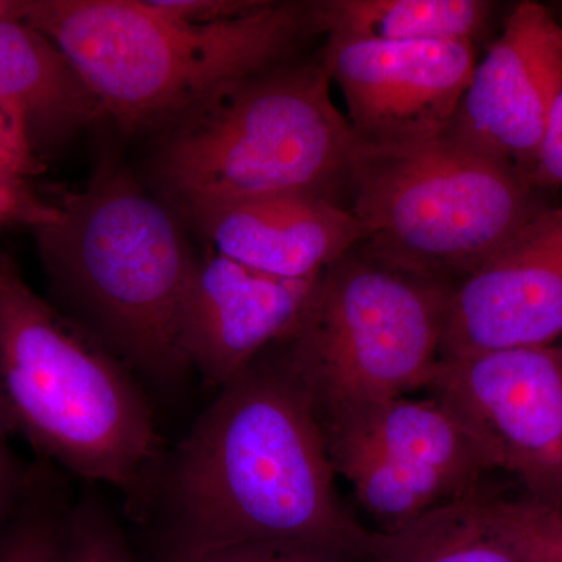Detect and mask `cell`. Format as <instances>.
Segmentation results:
<instances>
[{"label":"cell","instance_id":"obj_10","mask_svg":"<svg viewBox=\"0 0 562 562\" xmlns=\"http://www.w3.org/2000/svg\"><path fill=\"white\" fill-rule=\"evenodd\" d=\"M561 87V22L542 3L525 0L486 57L476 61L442 136L528 179Z\"/></svg>","mask_w":562,"mask_h":562},{"label":"cell","instance_id":"obj_25","mask_svg":"<svg viewBox=\"0 0 562 562\" xmlns=\"http://www.w3.org/2000/svg\"><path fill=\"white\" fill-rule=\"evenodd\" d=\"M7 430L0 419V516H3L24 492L25 476L20 461L11 452L7 442Z\"/></svg>","mask_w":562,"mask_h":562},{"label":"cell","instance_id":"obj_4","mask_svg":"<svg viewBox=\"0 0 562 562\" xmlns=\"http://www.w3.org/2000/svg\"><path fill=\"white\" fill-rule=\"evenodd\" d=\"M160 135L151 188L179 217L268 195L341 203L362 147L319 54L227 85Z\"/></svg>","mask_w":562,"mask_h":562},{"label":"cell","instance_id":"obj_12","mask_svg":"<svg viewBox=\"0 0 562 562\" xmlns=\"http://www.w3.org/2000/svg\"><path fill=\"white\" fill-rule=\"evenodd\" d=\"M319 276L281 279L214 250L198 257L180 316L191 371L217 390L238 379L290 335Z\"/></svg>","mask_w":562,"mask_h":562},{"label":"cell","instance_id":"obj_15","mask_svg":"<svg viewBox=\"0 0 562 562\" xmlns=\"http://www.w3.org/2000/svg\"><path fill=\"white\" fill-rule=\"evenodd\" d=\"M0 111L40 162L106 120L60 47L24 21H0Z\"/></svg>","mask_w":562,"mask_h":562},{"label":"cell","instance_id":"obj_21","mask_svg":"<svg viewBox=\"0 0 562 562\" xmlns=\"http://www.w3.org/2000/svg\"><path fill=\"white\" fill-rule=\"evenodd\" d=\"M65 524L47 514L22 520L0 542V562H61Z\"/></svg>","mask_w":562,"mask_h":562},{"label":"cell","instance_id":"obj_5","mask_svg":"<svg viewBox=\"0 0 562 562\" xmlns=\"http://www.w3.org/2000/svg\"><path fill=\"white\" fill-rule=\"evenodd\" d=\"M24 22L60 47L124 135L165 131L227 85L297 57L319 32L314 2L192 25L146 0H31Z\"/></svg>","mask_w":562,"mask_h":562},{"label":"cell","instance_id":"obj_17","mask_svg":"<svg viewBox=\"0 0 562 562\" xmlns=\"http://www.w3.org/2000/svg\"><path fill=\"white\" fill-rule=\"evenodd\" d=\"M484 0H327L314 2L327 38L424 43L472 41L490 22Z\"/></svg>","mask_w":562,"mask_h":562},{"label":"cell","instance_id":"obj_26","mask_svg":"<svg viewBox=\"0 0 562 562\" xmlns=\"http://www.w3.org/2000/svg\"><path fill=\"white\" fill-rule=\"evenodd\" d=\"M31 0H0V21H24Z\"/></svg>","mask_w":562,"mask_h":562},{"label":"cell","instance_id":"obj_24","mask_svg":"<svg viewBox=\"0 0 562 562\" xmlns=\"http://www.w3.org/2000/svg\"><path fill=\"white\" fill-rule=\"evenodd\" d=\"M528 180L536 190L562 187V87L550 110Z\"/></svg>","mask_w":562,"mask_h":562},{"label":"cell","instance_id":"obj_6","mask_svg":"<svg viewBox=\"0 0 562 562\" xmlns=\"http://www.w3.org/2000/svg\"><path fill=\"white\" fill-rule=\"evenodd\" d=\"M347 206L361 222L369 257L458 284L547 209L524 173L443 136L362 144Z\"/></svg>","mask_w":562,"mask_h":562},{"label":"cell","instance_id":"obj_20","mask_svg":"<svg viewBox=\"0 0 562 562\" xmlns=\"http://www.w3.org/2000/svg\"><path fill=\"white\" fill-rule=\"evenodd\" d=\"M501 506L530 562H562V513L528 498H501Z\"/></svg>","mask_w":562,"mask_h":562},{"label":"cell","instance_id":"obj_9","mask_svg":"<svg viewBox=\"0 0 562 562\" xmlns=\"http://www.w3.org/2000/svg\"><path fill=\"white\" fill-rule=\"evenodd\" d=\"M366 146L439 138L449 128L476 66L472 41L327 38L319 52Z\"/></svg>","mask_w":562,"mask_h":562},{"label":"cell","instance_id":"obj_2","mask_svg":"<svg viewBox=\"0 0 562 562\" xmlns=\"http://www.w3.org/2000/svg\"><path fill=\"white\" fill-rule=\"evenodd\" d=\"M49 203L32 232L63 313L128 369L180 382L191 371L180 316L198 255L176 211L113 158Z\"/></svg>","mask_w":562,"mask_h":562},{"label":"cell","instance_id":"obj_22","mask_svg":"<svg viewBox=\"0 0 562 562\" xmlns=\"http://www.w3.org/2000/svg\"><path fill=\"white\" fill-rule=\"evenodd\" d=\"M181 562H361L325 547L295 542L243 543Z\"/></svg>","mask_w":562,"mask_h":562},{"label":"cell","instance_id":"obj_23","mask_svg":"<svg viewBox=\"0 0 562 562\" xmlns=\"http://www.w3.org/2000/svg\"><path fill=\"white\" fill-rule=\"evenodd\" d=\"M147 5L171 20L192 25L235 21L265 9L268 0H146Z\"/></svg>","mask_w":562,"mask_h":562},{"label":"cell","instance_id":"obj_11","mask_svg":"<svg viewBox=\"0 0 562 562\" xmlns=\"http://www.w3.org/2000/svg\"><path fill=\"white\" fill-rule=\"evenodd\" d=\"M561 339L562 206H547L454 286L439 358Z\"/></svg>","mask_w":562,"mask_h":562},{"label":"cell","instance_id":"obj_7","mask_svg":"<svg viewBox=\"0 0 562 562\" xmlns=\"http://www.w3.org/2000/svg\"><path fill=\"white\" fill-rule=\"evenodd\" d=\"M454 286L384 265L360 246L325 269L301 319L276 344L317 417L424 391Z\"/></svg>","mask_w":562,"mask_h":562},{"label":"cell","instance_id":"obj_14","mask_svg":"<svg viewBox=\"0 0 562 562\" xmlns=\"http://www.w3.org/2000/svg\"><path fill=\"white\" fill-rule=\"evenodd\" d=\"M319 422L331 462L371 458L394 471L439 476L469 495L480 494L492 472L471 435L430 395L357 403Z\"/></svg>","mask_w":562,"mask_h":562},{"label":"cell","instance_id":"obj_3","mask_svg":"<svg viewBox=\"0 0 562 562\" xmlns=\"http://www.w3.org/2000/svg\"><path fill=\"white\" fill-rule=\"evenodd\" d=\"M0 419L38 452L149 505L161 468L146 395L98 338L32 290L0 251Z\"/></svg>","mask_w":562,"mask_h":562},{"label":"cell","instance_id":"obj_19","mask_svg":"<svg viewBox=\"0 0 562 562\" xmlns=\"http://www.w3.org/2000/svg\"><path fill=\"white\" fill-rule=\"evenodd\" d=\"M61 562H138L98 502L80 503L65 522Z\"/></svg>","mask_w":562,"mask_h":562},{"label":"cell","instance_id":"obj_16","mask_svg":"<svg viewBox=\"0 0 562 562\" xmlns=\"http://www.w3.org/2000/svg\"><path fill=\"white\" fill-rule=\"evenodd\" d=\"M369 562H530L505 516L501 498L473 495L416 522L372 531Z\"/></svg>","mask_w":562,"mask_h":562},{"label":"cell","instance_id":"obj_1","mask_svg":"<svg viewBox=\"0 0 562 562\" xmlns=\"http://www.w3.org/2000/svg\"><path fill=\"white\" fill-rule=\"evenodd\" d=\"M336 476L312 397L273 346L161 462L147 508L160 505L166 562L265 542L369 562L372 531L344 506Z\"/></svg>","mask_w":562,"mask_h":562},{"label":"cell","instance_id":"obj_8","mask_svg":"<svg viewBox=\"0 0 562 562\" xmlns=\"http://www.w3.org/2000/svg\"><path fill=\"white\" fill-rule=\"evenodd\" d=\"M424 391L457 417L492 471L562 513V342L439 358Z\"/></svg>","mask_w":562,"mask_h":562},{"label":"cell","instance_id":"obj_18","mask_svg":"<svg viewBox=\"0 0 562 562\" xmlns=\"http://www.w3.org/2000/svg\"><path fill=\"white\" fill-rule=\"evenodd\" d=\"M41 162L0 111V225L38 224L49 213V201L36 191Z\"/></svg>","mask_w":562,"mask_h":562},{"label":"cell","instance_id":"obj_13","mask_svg":"<svg viewBox=\"0 0 562 562\" xmlns=\"http://www.w3.org/2000/svg\"><path fill=\"white\" fill-rule=\"evenodd\" d=\"M180 220L211 250L281 279L319 276L366 239L347 206L317 195L247 199L191 211Z\"/></svg>","mask_w":562,"mask_h":562},{"label":"cell","instance_id":"obj_27","mask_svg":"<svg viewBox=\"0 0 562 562\" xmlns=\"http://www.w3.org/2000/svg\"><path fill=\"white\" fill-rule=\"evenodd\" d=\"M560 22H561V25H562V21H560Z\"/></svg>","mask_w":562,"mask_h":562}]
</instances>
